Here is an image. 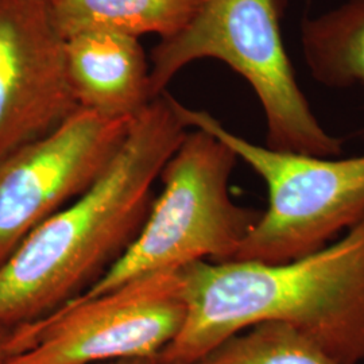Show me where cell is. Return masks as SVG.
I'll return each instance as SVG.
<instances>
[{
	"label": "cell",
	"mask_w": 364,
	"mask_h": 364,
	"mask_svg": "<svg viewBox=\"0 0 364 364\" xmlns=\"http://www.w3.org/2000/svg\"><path fill=\"white\" fill-rule=\"evenodd\" d=\"M189 129L165 91L132 119L91 188L30 232L0 267V326L15 328L91 289L141 234L154 185Z\"/></svg>",
	"instance_id": "cell-1"
},
{
	"label": "cell",
	"mask_w": 364,
	"mask_h": 364,
	"mask_svg": "<svg viewBox=\"0 0 364 364\" xmlns=\"http://www.w3.org/2000/svg\"><path fill=\"white\" fill-rule=\"evenodd\" d=\"M178 273L186 316L161 364H193L263 321L294 326L338 364L364 362V218L299 259L198 260Z\"/></svg>",
	"instance_id": "cell-2"
},
{
	"label": "cell",
	"mask_w": 364,
	"mask_h": 364,
	"mask_svg": "<svg viewBox=\"0 0 364 364\" xmlns=\"http://www.w3.org/2000/svg\"><path fill=\"white\" fill-rule=\"evenodd\" d=\"M289 0H204L189 25L159 41L150 54L156 99L185 66L212 58L247 81L263 109L266 147L336 158L343 141L313 114L282 37Z\"/></svg>",
	"instance_id": "cell-3"
},
{
	"label": "cell",
	"mask_w": 364,
	"mask_h": 364,
	"mask_svg": "<svg viewBox=\"0 0 364 364\" xmlns=\"http://www.w3.org/2000/svg\"><path fill=\"white\" fill-rule=\"evenodd\" d=\"M237 156L200 129H189L161 171L144 228L117 263L80 299H90L144 274L177 270L198 262L234 260L262 212L230 195ZM78 299V297H77Z\"/></svg>",
	"instance_id": "cell-4"
},
{
	"label": "cell",
	"mask_w": 364,
	"mask_h": 364,
	"mask_svg": "<svg viewBox=\"0 0 364 364\" xmlns=\"http://www.w3.org/2000/svg\"><path fill=\"white\" fill-rule=\"evenodd\" d=\"M188 129H200L227 144L266 183L269 205L234 260L287 263L313 254L364 218V156L321 158L275 151L252 144L207 111L176 99Z\"/></svg>",
	"instance_id": "cell-5"
},
{
	"label": "cell",
	"mask_w": 364,
	"mask_h": 364,
	"mask_svg": "<svg viewBox=\"0 0 364 364\" xmlns=\"http://www.w3.org/2000/svg\"><path fill=\"white\" fill-rule=\"evenodd\" d=\"M185 316L178 269L144 274L11 328L10 358L4 364H90L151 358L178 335Z\"/></svg>",
	"instance_id": "cell-6"
},
{
	"label": "cell",
	"mask_w": 364,
	"mask_h": 364,
	"mask_svg": "<svg viewBox=\"0 0 364 364\" xmlns=\"http://www.w3.org/2000/svg\"><path fill=\"white\" fill-rule=\"evenodd\" d=\"M131 122L78 108L58 129L0 161V267L30 232L91 188Z\"/></svg>",
	"instance_id": "cell-7"
},
{
	"label": "cell",
	"mask_w": 364,
	"mask_h": 364,
	"mask_svg": "<svg viewBox=\"0 0 364 364\" xmlns=\"http://www.w3.org/2000/svg\"><path fill=\"white\" fill-rule=\"evenodd\" d=\"M78 108L49 0H0V161Z\"/></svg>",
	"instance_id": "cell-8"
},
{
	"label": "cell",
	"mask_w": 364,
	"mask_h": 364,
	"mask_svg": "<svg viewBox=\"0 0 364 364\" xmlns=\"http://www.w3.org/2000/svg\"><path fill=\"white\" fill-rule=\"evenodd\" d=\"M65 53L80 108L109 119H134L154 100L150 61L139 39L84 31L65 39Z\"/></svg>",
	"instance_id": "cell-9"
},
{
	"label": "cell",
	"mask_w": 364,
	"mask_h": 364,
	"mask_svg": "<svg viewBox=\"0 0 364 364\" xmlns=\"http://www.w3.org/2000/svg\"><path fill=\"white\" fill-rule=\"evenodd\" d=\"M204 0H49L53 22L64 38L109 31L141 38H171L189 25Z\"/></svg>",
	"instance_id": "cell-10"
},
{
	"label": "cell",
	"mask_w": 364,
	"mask_h": 364,
	"mask_svg": "<svg viewBox=\"0 0 364 364\" xmlns=\"http://www.w3.org/2000/svg\"><path fill=\"white\" fill-rule=\"evenodd\" d=\"M305 66L318 84L346 90L364 87V0H343L299 26ZM364 139V129L360 131Z\"/></svg>",
	"instance_id": "cell-11"
},
{
	"label": "cell",
	"mask_w": 364,
	"mask_h": 364,
	"mask_svg": "<svg viewBox=\"0 0 364 364\" xmlns=\"http://www.w3.org/2000/svg\"><path fill=\"white\" fill-rule=\"evenodd\" d=\"M247 329L193 364H338L287 323L263 321Z\"/></svg>",
	"instance_id": "cell-12"
},
{
	"label": "cell",
	"mask_w": 364,
	"mask_h": 364,
	"mask_svg": "<svg viewBox=\"0 0 364 364\" xmlns=\"http://www.w3.org/2000/svg\"><path fill=\"white\" fill-rule=\"evenodd\" d=\"M11 328L0 326V364H4L10 358L9 352V340H10Z\"/></svg>",
	"instance_id": "cell-13"
},
{
	"label": "cell",
	"mask_w": 364,
	"mask_h": 364,
	"mask_svg": "<svg viewBox=\"0 0 364 364\" xmlns=\"http://www.w3.org/2000/svg\"><path fill=\"white\" fill-rule=\"evenodd\" d=\"M108 364H161L158 362L156 356L151 358H129V359H119Z\"/></svg>",
	"instance_id": "cell-14"
}]
</instances>
